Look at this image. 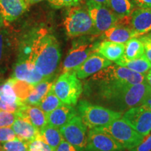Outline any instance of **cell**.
Masks as SVG:
<instances>
[{
    "label": "cell",
    "mask_w": 151,
    "mask_h": 151,
    "mask_svg": "<svg viewBox=\"0 0 151 151\" xmlns=\"http://www.w3.org/2000/svg\"><path fill=\"white\" fill-rule=\"evenodd\" d=\"M97 82V95L106 105L117 112H125L143 105L151 94L147 83L131 85L120 81H94Z\"/></svg>",
    "instance_id": "1"
},
{
    "label": "cell",
    "mask_w": 151,
    "mask_h": 151,
    "mask_svg": "<svg viewBox=\"0 0 151 151\" xmlns=\"http://www.w3.org/2000/svg\"><path fill=\"white\" fill-rule=\"evenodd\" d=\"M30 39L27 48L20 57L32 62L45 80H50L61 58L60 43L53 35L44 29H39Z\"/></svg>",
    "instance_id": "2"
},
{
    "label": "cell",
    "mask_w": 151,
    "mask_h": 151,
    "mask_svg": "<svg viewBox=\"0 0 151 151\" xmlns=\"http://www.w3.org/2000/svg\"><path fill=\"white\" fill-rule=\"evenodd\" d=\"M78 111L83 123L90 129L104 127L118 120L122 116L121 113L92 104L85 100L78 102Z\"/></svg>",
    "instance_id": "3"
},
{
    "label": "cell",
    "mask_w": 151,
    "mask_h": 151,
    "mask_svg": "<svg viewBox=\"0 0 151 151\" xmlns=\"http://www.w3.org/2000/svg\"><path fill=\"white\" fill-rule=\"evenodd\" d=\"M64 27L69 37H78L94 34V24L86 6H76L67 11Z\"/></svg>",
    "instance_id": "4"
},
{
    "label": "cell",
    "mask_w": 151,
    "mask_h": 151,
    "mask_svg": "<svg viewBox=\"0 0 151 151\" xmlns=\"http://www.w3.org/2000/svg\"><path fill=\"white\" fill-rule=\"evenodd\" d=\"M94 129L110 135L124 149L129 150L139 146L144 139L124 119L119 118L108 125Z\"/></svg>",
    "instance_id": "5"
},
{
    "label": "cell",
    "mask_w": 151,
    "mask_h": 151,
    "mask_svg": "<svg viewBox=\"0 0 151 151\" xmlns=\"http://www.w3.org/2000/svg\"><path fill=\"white\" fill-rule=\"evenodd\" d=\"M56 96L64 104L76 105L83 92L80 79L74 71L63 73L52 85Z\"/></svg>",
    "instance_id": "6"
},
{
    "label": "cell",
    "mask_w": 151,
    "mask_h": 151,
    "mask_svg": "<svg viewBox=\"0 0 151 151\" xmlns=\"http://www.w3.org/2000/svg\"><path fill=\"white\" fill-rule=\"evenodd\" d=\"M92 79L93 81H120L131 85L147 83L145 74L137 73L118 65H111L104 68L94 74Z\"/></svg>",
    "instance_id": "7"
},
{
    "label": "cell",
    "mask_w": 151,
    "mask_h": 151,
    "mask_svg": "<svg viewBox=\"0 0 151 151\" xmlns=\"http://www.w3.org/2000/svg\"><path fill=\"white\" fill-rule=\"evenodd\" d=\"M100 42L93 41V39H80L73 43V46L63 62V73L73 71L87 60L92 52H95Z\"/></svg>",
    "instance_id": "8"
},
{
    "label": "cell",
    "mask_w": 151,
    "mask_h": 151,
    "mask_svg": "<svg viewBox=\"0 0 151 151\" xmlns=\"http://www.w3.org/2000/svg\"><path fill=\"white\" fill-rule=\"evenodd\" d=\"M86 6L94 24V36L101 35L118 24V18L106 6L87 0Z\"/></svg>",
    "instance_id": "9"
},
{
    "label": "cell",
    "mask_w": 151,
    "mask_h": 151,
    "mask_svg": "<svg viewBox=\"0 0 151 151\" xmlns=\"http://www.w3.org/2000/svg\"><path fill=\"white\" fill-rule=\"evenodd\" d=\"M64 139L78 151H85L87 143V127L77 115L60 128Z\"/></svg>",
    "instance_id": "10"
},
{
    "label": "cell",
    "mask_w": 151,
    "mask_h": 151,
    "mask_svg": "<svg viewBox=\"0 0 151 151\" xmlns=\"http://www.w3.org/2000/svg\"><path fill=\"white\" fill-rule=\"evenodd\" d=\"M127 123L143 137L151 132V111L146 106L133 107L126 111L122 116Z\"/></svg>",
    "instance_id": "11"
},
{
    "label": "cell",
    "mask_w": 151,
    "mask_h": 151,
    "mask_svg": "<svg viewBox=\"0 0 151 151\" xmlns=\"http://www.w3.org/2000/svg\"><path fill=\"white\" fill-rule=\"evenodd\" d=\"M120 143L104 132L90 129L87 135L85 151H123Z\"/></svg>",
    "instance_id": "12"
},
{
    "label": "cell",
    "mask_w": 151,
    "mask_h": 151,
    "mask_svg": "<svg viewBox=\"0 0 151 151\" xmlns=\"http://www.w3.org/2000/svg\"><path fill=\"white\" fill-rule=\"evenodd\" d=\"M111 65L112 62L95 51L92 52L83 63L73 69V71H74L79 79H84L95 74Z\"/></svg>",
    "instance_id": "13"
},
{
    "label": "cell",
    "mask_w": 151,
    "mask_h": 151,
    "mask_svg": "<svg viewBox=\"0 0 151 151\" xmlns=\"http://www.w3.org/2000/svg\"><path fill=\"white\" fill-rule=\"evenodd\" d=\"M12 78L25 81L32 86H36L45 80L42 76L38 72L32 62L21 57L19 58L15 65Z\"/></svg>",
    "instance_id": "14"
},
{
    "label": "cell",
    "mask_w": 151,
    "mask_h": 151,
    "mask_svg": "<svg viewBox=\"0 0 151 151\" xmlns=\"http://www.w3.org/2000/svg\"><path fill=\"white\" fill-rule=\"evenodd\" d=\"M129 27L141 37L151 32V9L138 8L133 10L129 19Z\"/></svg>",
    "instance_id": "15"
},
{
    "label": "cell",
    "mask_w": 151,
    "mask_h": 151,
    "mask_svg": "<svg viewBox=\"0 0 151 151\" xmlns=\"http://www.w3.org/2000/svg\"><path fill=\"white\" fill-rule=\"evenodd\" d=\"M27 0H0V14L4 21L13 22L27 10Z\"/></svg>",
    "instance_id": "16"
},
{
    "label": "cell",
    "mask_w": 151,
    "mask_h": 151,
    "mask_svg": "<svg viewBox=\"0 0 151 151\" xmlns=\"http://www.w3.org/2000/svg\"><path fill=\"white\" fill-rule=\"evenodd\" d=\"M16 113L18 116L27 120L39 132L48 124L46 114L39 106L24 104Z\"/></svg>",
    "instance_id": "17"
},
{
    "label": "cell",
    "mask_w": 151,
    "mask_h": 151,
    "mask_svg": "<svg viewBox=\"0 0 151 151\" xmlns=\"http://www.w3.org/2000/svg\"><path fill=\"white\" fill-rule=\"evenodd\" d=\"M78 115V112L71 105L63 104L46 115L48 124L60 128L67 124L73 117Z\"/></svg>",
    "instance_id": "18"
},
{
    "label": "cell",
    "mask_w": 151,
    "mask_h": 151,
    "mask_svg": "<svg viewBox=\"0 0 151 151\" xmlns=\"http://www.w3.org/2000/svg\"><path fill=\"white\" fill-rule=\"evenodd\" d=\"M11 128L14 131L17 138L27 143L32 142L39 137V130L27 120L18 116Z\"/></svg>",
    "instance_id": "19"
},
{
    "label": "cell",
    "mask_w": 151,
    "mask_h": 151,
    "mask_svg": "<svg viewBox=\"0 0 151 151\" xmlns=\"http://www.w3.org/2000/svg\"><path fill=\"white\" fill-rule=\"evenodd\" d=\"M103 37L104 40L125 44L130 39L139 36L130 27H126L123 24H116L105 31L103 33Z\"/></svg>",
    "instance_id": "20"
},
{
    "label": "cell",
    "mask_w": 151,
    "mask_h": 151,
    "mask_svg": "<svg viewBox=\"0 0 151 151\" xmlns=\"http://www.w3.org/2000/svg\"><path fill=\"white\" fill-rule=\"evenodd\" d=\"M125 44L104 40L98 46L96 52L109 61L116 62L123 56Z\"/></svg>",
    "instance_id": "21"
},
{
    "label": "cell",
    "mask_w": 151,
    "mask_h": 151,
    "mask_svg": "<svg viewBox=\"0 0 151 151\" xmlns=\"http://www.w3.org/2000/svg\"><path fill=\"white\" fill-rule=\"evenodd\" d=\"M109 8L118 18V24H128L129 16L133 11V5L129 0H109Z\"/></svg>",
    "instance_id": "22"
},
{
    "label": "cell",
    "mask_w": 151,
    "mask_h": 151,
    "mask_svg": "<svg viewBox=\"0 0 151 151\" xmlns=\"http://www.w3.org/2000/svg\"><path fill=\"white\" fill-rule=\"evenodd\" d=\"M115 62L116 65L127 67L132 71L141 74L146 75V73L151 69V62L147 59L145 55L140 58L134 60H127L122 57L120 60Z\"/></svg>",
    "instance_id": "23"
},
{
    "label": "cell",
    "mask_w": 151,
    "mask_h": 151,
    "mask_svg": "<svg viewBox=\"0 0 151 151\" xmlns=\"http://www.w3.org/2000/svg\"><path fill=\"white\" fill-rule=\"evenodd\" d=\"M39 138L49 145L54 151L60 143L65 140L59 128L50 124H47L40 130Z\"/></svg>",
    "instance_id": "24"
},
{
    "label": "cell",
    "mask_w": 151,
    "mask_h": 151,
    "mask_svg": "<svg viewBox=\"0 0 151 151\" xmlns=\"http://www.w3.org/2000/svg\"><path fill=\"white\" fill-rule=\"evenodd\" d=\"M53 83L50 80H43L34 87V89L29 96L24 101V104L29 105L39 106L46 96L48 92L52 88Z\"/></svg>",
    "instance_id": "25"
},
{
    "label": "cell",
    "mask_w": 151,
    "mask_h": 151,
    "mask_svg": "<svg viewBox=\"0 0 151 151\" xmlns=\"http://www.w3.org/2000/svg\"><path fill=\"white\" fill-rule=\"evenodd\" d=\"M144 46L140 39L133 38L125 43V49L122 58L127 60H134L144 55Z\"/></svg>",
    "instance_id": "26"
},
{
    "label": "cell",
    "mask_w": 151,
    "mask_h": 151,
    "mask_svg": "<svg viewBox=\"0 0 151 151\" xmlns=\"http://www.w3.org/2000/svg\"><path fill=\"white\" fill-rule=\"evenodd\" d=\"M63 104H64L60 101L59 98L57 97L56 94H55L52 86V88L48 92V93L43 98L42 101L39 105V106L40 107L43 112L46 115H48Z\"/></svg>",
    "instance_id": "27"
},
{
    "label": "cell",
    "mask_w": 151,
    "mask_h": 151,
    "mask_svg": "<svg viewBox=\"0 0 151 151\" xmlns=\"http://www.w3.org/2000/svg\"><path fill=\"white\" fill-rule=\"evenodd\" d=\"M17 97L22 103L24 102L29 94L32 92L35 86L28 83L25 81L17 80L14 78L9 79Z\"/></svg>",
    "instance_id": "28"
},
{
    "label": "cell",
    "mask_w": 151,
    "mask_h": 151,
    "mask_svg": "<svg viewBox=\"0 0 151 151\" xmlns=\"http://www.w3.org/2000/svg\"><path fill=\"white\" fill-rule=\"evenodd\" d=\"M0 99L7 104H24L17 97L9 79L0 86Z\"/></svg>",
    "instance_id": "29"
},
{
    "label": "cell",
    "mask_w": 151,
    "mask_h": 151,
    "mask_svg": "<svg viewBox=\"0 0 151 151\" xmlns=\"http://www.w3.org/2000/svg\"><path fill=\"white\" fill-rule=\"evenodd\" d=\"M1 151H29V143L16 137L13 140L2 143Z\"/></svg>",
    "instance_id": "30"
},
{
    "label": "cell",
    "mask_w": 151,
    "mask_h": 151,
    "mask_svg": "<svg viewBox=\"0 0 151 151\" xmlns=\"http://www.w3.org/2000/svg\"><path fill=\"white\" fill-rule=\"evenodd\" d=\"M18 117L16 113L0 111V127H11Z\"/></svg>",
    "instance_id": "31"
},
{
    "label": "cell",
    "mask_w": 151,
    "mask_h": 151,
    "mask_svg": "<svg viewBox=\"0 0 151 151\" xmlns=\"http://www.w3.org/2000/svg\"><path fill=\"white\" fill-rule=\"evenodd\" d=\"M52 7L55 9L72 7L81 5L83 0H48Z\"/></svg>",
    "instance_id": "32"
},
{
    "label": "cell",
    "mask_w": 151,
    "mask_h": 151,
    "mask_svg": "<svg viewBox=\"0 0 151 151\" xmlns=\"http://www.w3.org/2000/svg\"><path fill=\"white\" fill-rule=\"evenodd\" d=\"M29 151H54L51 147L39 138L29 143Z\"/></svg>",
    "instance_id": "33"
},
{
    "label": "cell",
    "mask_w": 151,
    "mask_h": 151,
    "mask_svg": "<svg viewBox=\"0 0 151 151\" xmlns=\"http://www.w3.org/2000/svg\"><path fill=\"white\" fill-rule=\"evenodd\" d=\"M10 45L8 32L5 29H0V62L4 56L6 50L8 49Z\"/></svg>",
    "instance_id": "34"
},
{
    "label": "cell",
    "mask_w": 151,
    "mask_h": 151,
    "mask_svg": "<svg viewBox=\"0 0 151 151\" xmlns=\"http://www.w3.org/2000/svg\"><path fill=\"white\" fill-rule=\"evenodd\" d=\"M16 137V134L11 127H0V143L11 141Z\"/></svg>",
    "instance_id": "35"
},
{
    "label": "cell",
    "mask_w": 151,
    "mask_h": 151,
    "mask_svg": "<svg viewBox=\"0 0 151 151\" xmlns=\"http://www.w3.org/2000/svg\"><path fill=\"white\" fill-rule=\"evenodd\" d=\"M139 39L142 41L144 46V54L151 62V34L146 36H141Z\"/></svg>",
    "instance_id": "36"
},
{
    "label": "cell",
    "mask_w": 151,
    "mask_h": 151,
    "mask_svg": "<svg viewBox=\"0 0 151 151\" xmlns=\"http://www.w3.org/2000/svg\"><path fill=\"white\" fill-rule=\"evenodd\" d=\"M129 151H151V134L144 137V139L139 146L130 149Z\"/></svg>",
    "instance_id": "37"
},
{
    "label": "cell",
    "mask_w": 151,
    "mask_h": 151,
    "mask_svg": "<svg viewBox=\"0 0 151 151\" xmlns=\"http://www.w3.org/2000/svg\"><path fill=\"white\" fill-rule=\"evenodd\" d=\"M24 104H7L0 99V111H7V112L11 113H17Z\"/></svg>",
    "instance_id": "38"
},
{
    "label": "cell",
    "mask_w": 151,
    "mask_h": 151,
    "mask_svg": "<svg viewBox=\"0 0 151 151\" xmlns=\"http://www.w3.org/2000/svg\"><path fill=\"white\" fill-rule=\"evenodd\" d=\"M55 151H78L76 149L75 147H73L72 145L69 143L67 141H62L59 146H58Z\"/></svg>",
    "instance_id": "39"
},
{
    "label": "cell",
    "mask_w": 151,
    "mask_h": 151,
    "mask_svg": "<svg viewBox=\"0 0 151 151\" xmlns=\"http://www.w3.org/2000/svg\"><path fill=\"white\" fill-rule=\"evenodd\" d=\"M139 8L151 9V0H132Z\"/></svg>",
    "instance_id": "40"
},
{
    "label": "cell",
    "mask_w": 151,
    "mask_h": 151,
    "mask_svg": "<svg viewBox=\"0 0 151 151\" xmlns=\"http://www.w3.org/2000/svg\"><path fill=\"white\" fill-rule=\"evenodd\" d=\"M146 78L147 84H148V86L151 88V69L146 73Z\"/></svg>",
    "instance_id": "41"
},
{
    "label": "cell",
    "mask_w": 151,
    "mask_h": 151,
    "mask_svg": "<svg viewBox=\"0 0 151 151\" xmlns=\"http://www.w3.org/2000/svg\"><path fill=\"white\" fill-rule=\"evenodd\" d=\"M90 1H94V2H96V3L100 4H103L104 6H108V5H109V0H90Z\"/></svg>",
    "instance_id": "42"
},
{
    "label": "cell",
    "mask_w": 151,
    "mask_h": 151,
    "mask_svg": "<svg viewBox=\"0 0 151 151\" xmlns=\"http://www.w3.org/2000/svg\"><path fill=\"white\" fill-rule=\"evenodd\" d=\"M143 105L146 106L149 109V110L151 111V94H150V97H149L148 99H146V101H145V103L143 104Z\"/></svg>",
    "instance_id": "43"
},
{
    "label": "cell",
    "mask_w": 151,
    "mask_h": 151,
    "mask_svg": "<svg viewBox=\"0 0 151 151\" xmlns=\"http://www.w3.org/2000/svg\"><path fill=\"white\" fill-rule=\"evenodd\" d=\"M27 2L29 3V4H34L40 2V1H42L43 0H27Z\"/></svg>",
    "instance_id": "44"
},
{
    "label": "cell",
    "mask_w": 151,
    "mask_h": 151,
    "mask_svg": "<svg viewBox=\"0 0 151 151\" xmlns=\"http://www.w3.org/2000/svg\"><path fill=\"white\" fill-rule=\"evenodd\" d=\"M4 20L3 17L1 16V15L0 14V29H1V27L4 25Z\"/></svg>",
    "instance_id": "45"
},
{
    "label": "cell",
    "mask_w": 151,
    "mask_h": 151,
    "mask_svg": "<svg viewBox=\"0 0 151 151\" xmlns=\"http://www.w3.org/2000/svg\"><path fill=\"white\" fill-rule=\"evenodd\" d=\"M0 151H1V146H0Z\"/></svg>",
    "instance_id": "46"
}]
</instances>
